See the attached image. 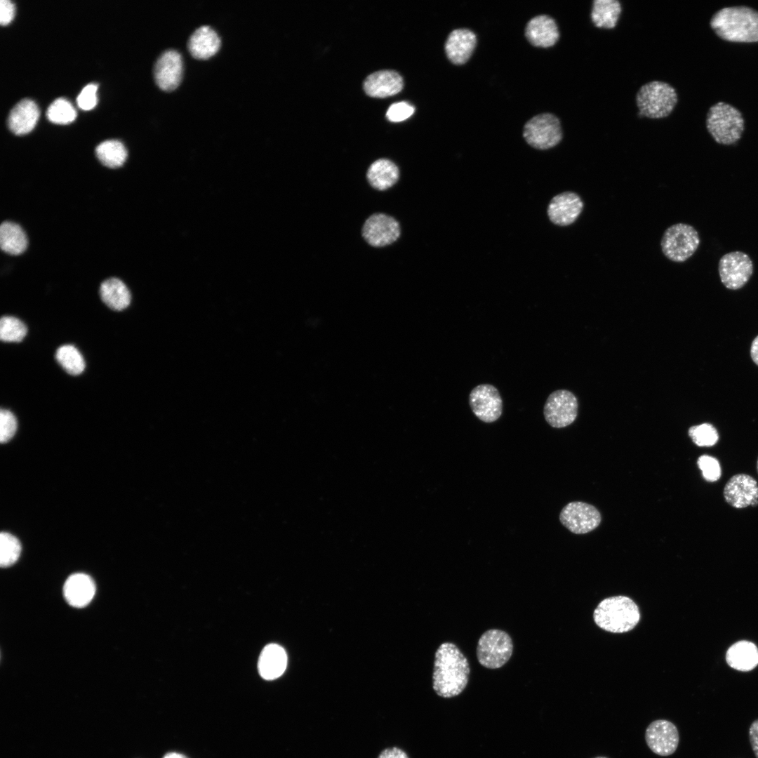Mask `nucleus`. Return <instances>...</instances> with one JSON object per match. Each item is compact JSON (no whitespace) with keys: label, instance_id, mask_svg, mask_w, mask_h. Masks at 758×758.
Returning <instances> with one entry per match:
<instances>
[{"label":"nucleus","instance_id":"obj_12","mask_svg":"<svg viewBox=\"0 0 758 758\" xmlns=\"http://www.w3.org/2000/svg\"><path fill=\"white\" fill-rule=\"evenodd\" d=\"M469 404L476 417L486 423L496 421L503 413V400L499 391L491 384H481L474 387L469 395Z\"/></svg>","mask_w":758,"mask_h":758},{"label":"nucleus","instance_id":"obj_20","mask_svg":"<svg viewBox=\"0 0 758 758\" xmlns=\"http://www.w3.org/2000/svg\"><path fill=\"white\" fill-rule=\"evenodd\" d=\"M476 44L477 37L473 32L467 29H456L449 34L444 48L448 60L459 65L470 59Z\"/></svg>","mask_w":758,"mask_h":758},{"label":"nucleus","instance_id":"obj_15","mask_svg":"<svg viewBox=\"0 0 758 758\" xmlns=\"http://www.w3.org/2000/svg\"><path fill=\"white\" fill-rule=\"evenodd\" d=\"M724 497L726 502L735 508L755 507L758 505V484L747 474H735L726 482Z\"/></svg>","mask_w":758,"mask_h":758},{"label":"nucleus","instance_id":"obj_24","mask_svg":"<svg viewBox=\"0 0 758 758\" xmlns=\"http://www.w3.org/2000/svg\"><path fill=\"white\" fill-rule=\"evenodd\" d=\"M221 41L217 32L209 25H201L190 35L187 47L196 58L206 59L213 55L220 48Z\"/></svg>","mask_w":758,"mask_h":758},{"label":"nucleus","instance_id":"obj_46","mask_svg":"<svg viewBox=\"0 0 758 758\" xmlns=\"http://www.w3.org/2000/svg\"><path fill=\"white\" fill-rule=\"evenodd\" d=\"M757 472H758V459H757Z\"/></svg>","mask_w":758,"mask_h":758},{"label":"nucleus","instance_id":"obj_5","mask_svg":"<svg viewBox=\"0 0 758 758\" xmlns=\"http://www.w3.org/2000/svg\"><path fill=\"white\" fill-rule=\"evenodd\" d=\"M706 126L719 144L729 145L737 142L744 131V119L739 110L724 102H719L708 110Z\"/></svg>","mask_w":758,"mask_h":758},{"label":"nucleus","instance_id":"obj_38","mask_svg":"<svg viewBox=\"0 0 758 758\" xmlns=\"http://www.w3.org/2000/svg\"><path fill=\"white\" fill-rule=\"evenodd\" d=\"M414 111V107L410 103L404 101L398 102L390 106L386 112V117L390 121L399 122L409 118Z\"/></svg>","mask_w":758,"mask_h":758},{"label":"nucleus","instance_id":"obj_29","mask_svg":"<svg viewBox=\"0 0 758 758\" xmlns=\"http://www.w3.org/2000/svg\"><path fill=\"white\" fill-rule=\"evenodd\" d=\"M27 238L22 227L13 222L5 221L0 227V246L10 255L22 253L27 247Z\"/></svg>","mask_w":758,"mask_h":758},{"label":"nucleus","instance_id":"obj_19","mask_svg":"<svg viewBox=\"0 0 758 758\" xmlns=\"http://www.w3.org/2000/svg\"><path fill=\"white\" fill-rule=\"evenodd\" d=\"M525 35L533 46L549 48L558 41L560 34L554 19L547 15H540L528 22Z\"/></svg>","mask_w":758,"mask_h":758},{"label":"nucleus","instance_id":"obj_3","mask_svg":"<svg viewBox=\"0 0 758 758\" xmlns=\"http://www.w3.org/2000/svg\"><path fill=\"white\" fill-rule=\"evenodd\" d=\"M594 620L602 630L613 633L632 630L640 620L635 602L628 597L619 595L601 601L594 611Z\"/></svg>","mask_w":758,"mask_h":758},{"label":"nucleus","instance_id":"obj_35","mask_svg":"<svg viewBox=\"0 0 758 758\" xmlns=\"http://www.w3.org/2000/svg\"><path fill=\"white\" fill-rule=\"evenodd\" d=\"M689 435L698 446H712L719 440L717 430L710 423L691 427L689 429Z\"/></svg>","mask_w":758,"mask_h":758},{"label":"nucleus","instance_id":"obj_14","mask_svg":"<svg viewBox=\"0 0 758 758\" xmlns=\"http://www.w3.org/2000/svg\"><path fill=\"white\" fill-rule=\"evenodd\" d=\"M645 740L648 747L660 756H670L677 749L679 736L677 726L666 719L652 722L646 728Z\"/></svg>","mask_w":758,"mask_h":758},{"label":"nucleus","instance_id":"obj_27","mask_svg":"<svg viewBox=\"0 0 758 758\" xmlns=\"http://www.w3.org/2000/svg\"><path fill=\"white\" fill-rule=\"evenodd\" d=\"M102 300L110 309L121 311L131 302V293L126 284L117 278L104 281L100 288Z\"/></svg>","mask_w":758,"mask_h":758},{"label":"nucleus","instance_id":"obj_26","mask_svg":"<svg viewBox=\"0 0 758 758\" xmlns=\"http://www.w3.org/2000/svg\"><path fill=\"white\" fill-rule=\"evenodd\" d=\"M622 11V5L618 0H594L590 20L597 28L611 29L616 27Z\"/></svg>","mask_w":758,"mask_h":758},{"label":"nucleus","instance_id":"obj_45","mask_svg":"<svg viewBox=\"0 0 758 758\" xmlns=\"http://www.w3.org/2000/svg\"><path fill=\"white\" fill-rule=\"evenodd\" d=\"M594 758H608V757L599 756V757H594Z\"/></svg>","mask_w":758,"mask_h":758},{"label":"nucleus","instance_id":"obj_40","mask_svg":"<svg viewBox=\"0 0 758 758\" xmlns=\"http://www.w3.org/2000/svg\"><path fill=\"white\" fill-rule=\"evenodd\" d=\"M15 6L9 0H1L0 1V23L2 25L8 24L13 18Z\"/></svg>","mask_w":758,"mask_h":758},{"label":"nucleus","instance_id":"obj_4","mask_svg":"<svg viewBox=\"0 0 758 758\" xmlns=\"http://www.w3.org/2000/svg\"><path fill=\"white\" fill-rule=\"evenodd\" d=\"M677 102L678 95L674 88L667 82L659 80L643 84L635 95L639 114L651 119L668 117Z\"/></svg>","mask_w":758,"mask_h":758},{"label":"nucleus","instance_id":"obj_6","mask_svg":"<svg viewBox=\"0 0 758 758\" xmlns=\"http://www.w3.org/2000/svg\"><path fill=\"white\" fill-rule=\"evenodd\" d=\"M700 242L698 232L693 226L677 223L664 232L660 246L667 258L675 262H683L694 254Z\"/></svg>","mask_w":758,"mask_h":758},{"label":"nucleus","instance_id":"obj_8","mask_svg":"<svg viewBox=\"0 0 758 758\" xmlns=\"http://www.w3.org/2000/svg\"><path fill=\"white\" fill-rule=\"evenodd\" d=\"M523 136L533 148L543 150L554 147L563 138L560 120L551 113L538 114L524 125Z\"/></svg>","mask_w":758,"mask_h":758},{"label":"nucleus","instance_id":"obj_43","mask_svg":"<svg viewBox=\"0 0 758 758\" xmlns=\"http://www.w3.org/2000/svg\"><path fill=\"white\" fill-rule=\"evenodd\" d=\"M750 354L754 362L758 365V336L754 338L752 343Z\"/></svg>","mask_w":758,"mask_h":758},{"label":"nucleus","instance_id":"obj_36","mask_svg":"<svg viewBox=\"0 0 758 758\" xmlns=\"http://www.w3.org/2000/svg\"><path fill=\"white\" fill-rule=\"evenodd\" d=\"M698 467L702 471L705 480L710 482L717 481L722 474L721 467L719 461L714 457L708 455L700 456L697 460Z\"/></svg>","mask_w":758,"mask_h":758},{"label":"nucleus","instance_id":"obj_10","mask_svg":"<svg viewBox=\"0 0 758 758\" xmlns=\"http://www.w3.org/2000/svg\"><path fill=\"white\" fill-rule=\"evenodd\" d=\"M578 408L577 398L571 392L558 390L548 396L543 408L544 417L552 427H564L576 420Z\"/></svg>","mask_w":758,"mask_h":758},{"label":"nucleus","instance_id":"obj_17","mask_svg":"<svg viewBox=\"0 0 758 758\" xmlns=\"http://www.w3.org/2000/svg\"><path fill=\"white\" fill-rule=\"evenodd\" d=\"M583 208V201L577 193L564 192L551 199L547 213L550 220L554 225L568 226L578 219Z\"/></svg>","mask_w":758,"mask_h":758},{"label":"nucleus","instance_id":"obj_9","mask_svg":"<svg viewBox=\"0 0 758 758\" xmlns=\"http://www.w3.org/2000/svg\"><path fill=\"white\" fill-rule=\"evenodd\" d=\"M361 234L368 246L382 248L390 246L399 240L401 228L399 222L392 215L375 213L364 221Z\"/></svg>","mask_w":758,"mask_h":758},{"label":"nucleus","instance_id":"obj_33","mask_svg":"<svg viewBox=\"0 0 758 758\" xmlns=\"http://www.w3.org/2000/svg\"><path fill=\"white\" fill-rule=\"evenodd\" d=\"M76 111L69 101L59 98L53 101L46 110L48 119L55 124H66L74 120Z\"/></svg>","mask_w":758,"mask_h":758},{"label":"nucleus","instance_id":"obj_39","mask_svg":"<svg viewBox=\"0 0 758 758\" xmlns=\"http://www.w3.org/2000/svg\"><path fill=\"white\" fill-rule=\"evenodd\" d=\"M98 84H88L85 86L77 98L78 107L84 110L93 108L97 103Z\"/></svg>","mask_w":758,"mask_h":758},{"label":"nucleus","instance_id":"obj_11","mask_svg":"<svg viewBox=\"0 0 758 758\" xmlns=\"http://www.w3.org/2000/svg\"><path fill=\"white\" fill-rule=\"evenodd\" d=\"M719 274L722 283L727 288H742L753 273V263L750 256L742 251L724 254L719 262Z\"/></svg>","mask_w":758,"mask_h":758},{"label":"nucleus","instance_id":"obj_28","mask_svg":"<svg viewBox=\"0 0 758 758\" xmlns=\"http://www.w3.org/2000/svg\"><path fill=\"white\" fill-rule=\"evenodd\" d=\"M726 661L736 670L744 672L751 670L758 664V649L752 642L738 641L729 649Z\"/></svg>","mask_w":758,"mask_h":758},{"label":"nucleus","instance_id":"obj_16","mask_svg":"<svg viewBox=\"0 0 758 758\" xmlns=\"http://www.w3.org/2000/svg\"><path fill=\"white\" fill-rule=\"evenodd\" d=\"M183 74V60L175 49L164 51L154 67V77L157 86L164 91H172L180 84Z\"/></svg>","mask_w":758,"mask_h":758},{"label":"nucleus","instance_id":"obj_31","mask_svg":"<svg viewBox=\"0 0 758 758\" xmlns=\"http://www.w3.org/2000/svg\"><path fill=\"white\" fill-rule=\"evenodd\" d=\"M55 359L62 368L70 375H79L85 368L83 356L72 345H64L58 347L55 353Z\"/></svg>","mask_w":758,"mask_h":758},{"label":"nucleus","instance_id":"obj_13","mask_svg":"<svg viewBox=\"0 0 758 758\" xmlns=\"http://www.w3.org/2000/svg\"><path fill=\"white\" fill-rule=\"evenodd\" d=\"M601 519V514L594 506L578 501L567 504L559 514L561 523L576 534L593 531L599 525Z\"/></svg>","mask_w":758,"mask_h":758},{"label":"nucleus","instance_id":"obj_18","mask_svg":"<svg viewBox=\"0 0 758 758\" xmlns=\"http://www.w3.org/2000/svg\"><path fill=\"white\" fill-rule=\"evenodd\" d=\"M401 171L398 165L392 159L381 157L375 159L368 166L366 178L370 187L378 192H385L399 181Z\"/></svg>","mask_w":758,"mask_h":758},{"label":"nucleus","instance_id":"obj_32","mask_svg":"<svg viewBox=\"0 0 758 758\" xmlns=\"http://www.w3.org/2000/svg\"><path fill=\"white\" fill-rule=\"evenodd\" d=\"M21 544L13 535L1 532L0 534V565L8 567L15 564L21 552Z\"/></svg>","mask_w":758,"mask_h":758},{"label":"nucleus","instance_id":"obj_34","mask_svg":"<svg viewBox=\"0 0 758 758\" xmlns=\"http://www.w3.org/2000/svg\"><path fill=\"white\" fill-rule=\"evenodd\" d=\"M27 332L26 325L19 319L12 316H4L0 321V338L4 342L18 343L23 340Z\"/></svg>","mask_w":758,"mask_h":758},{"label":"nucleus","instance_id":"obj_42","mask_svg":"<svg viewBox=\"0 0 758 758\" xmlns=\"http://www.w3.org/2000/svg\"><path fill=\"white\" fill-rule=\"evenodd\" d=\"M378 758H408L406 752L397 747L385 749Z\"/></svg>","mask_w":758,"mask_h":758},{"label":"nucleus","instance_id":"obj_23","mask_svg":"<svg viewBox=\"0 0 758 758\" xmlns=\"http://www.w3.org/2000/svg\"><path fill=\"white\" fill-rule=\"evenodd\" d=\"M39 115L36 104L30 99H22L10 111L7 119L8 127L15 135L26 134L33 129Z\"/></svg>","mask_w":758,"mask_h":758},{"label":"nucleus","instance_id":"obj_1","mask_svg":"<svg viewBox=\"0 0 758 758\" xmlns=\"http://www.w3.org/2000/svg\"><path fill=\"white\" fill-rule=\"evenodd\" d=\"M470 667L467 658L452 642L442 643L434 656L433 689L440 697L460 694L467 686Z\"/></svg>","mask_w":758,"mask_h":758},{"label":"nucleus","instance_id":"obj_7","mask_svg":"<svg viewBox=\"0 0 758 758\" xmlns=\"http://www.w3.org/2000/svg\"><path fill=\"white\" fill-rule=\"evenodd\" d=\"M513 651V643L505 631L490 629L479 637L477 646V657L479 663L488 669L503 667L510 659Z\"/></svg>","mask_w":758,"mask_h":758},{"label":"nucleus","instance_id":"obj_22","mask_svg":"<svg viewBox=\"0 0 758 758\" xmlns=\"http://www.w3.org/2000/svg\"><path fill=\"white\" fill-rule=\"evenodd\" d=\"M95 585L87 574L77 573L71 575L65 581L63 594L67 602L74 607H84L93 599Z\"/></svg>","mask_w":758,"mask_h":758},{"label":"nucleus","instance_id":"obj_25","mask_svg":"<svg viewBox=\"0 0 758 758\" xmlns=\"http://www.w3.org/2000/svg\"><path fill=\"white\" fill-rule=\"evenodd\" d=\"M286 665L285 650L278 644H270L262 649L258 666L260 676L265 679L271 680L280 677L284 672Z\"/></svg>","mask_w":758,"mask_h":758},{"label":"nucleus","instance_id":"obj_41","mask_svg":"<svg viewBox=\"0 0 758 758\" xmlns=\"http://www.w3.org/2000/svg\"><path fill=\"white\" fill-rule=\"evenodd\" d=\"M749 740L756 758H758V719L752 722L749 728Z\"/></svg>","mask_w":758,"mask_h":758},{"label":"nucleus","instance_id":"obj_21","mask_svg":"<svg viewBox=\"0 0 758 758\" xmlns=\"http://www.w3.org/2000/svg\"><path fill=\"white\" fill-rule=\"evenodd\" d=\"M404 81L401 76L393 70H381L368 75L364 82L367 95L375 98H385L401 91Z\"/></svg>","mask_w":758,"mask_h":758},{"label":"nucleus","instance_id":"obj_2","mask_svg":"<svg viewBox=\"0 0 758 758\" xmlns=\"http://www.w3.org/2000/svg\"><path fill=\"white\" fill-rule=\"evenodd\" d=\"M710 26L725 41H758V11L747 6L726 7L718 11L712 17Z\"/></svg>","mask_w":758,"mask_h":758},{"label":"nucleus","instance_id":"obj_44","mask_svg":"<svg viewBox=\"0 0 758 758\" xmlns=\"http://www.w3.org/2000/svg\"><path fill=\"white\" fill-rule=\"evenodd\" d=\"M164 758H187V757L185 755L179 754V753L171 752V753H168L167 754H166L164 757Z\"/></svg>","mask_w":758,"mask_h":758},{"label":"nucleus","instance_id":"obj_37","mask_svg":"<svg viewBox=\"0 0 758 758\" xmlns=\"http://www.w3.org/2000/svg\"><path fill=\"white\" fill-rule=\"evenodd\" d=\"M17 430V420L14 414L7 409H1L0 411V441L6 443L15 434Z\"/></svg>","mask_w":758,"mask_h":758},{"label":"nucleus","instance_id":"obj_30","mask_svg":"<svg viewBox=\"0 0 758 758\" xmlns=\"http://www.w3.org/2000/svg\"><path fill=\"white\" fill-rule=\"evenodd\" d=\"M95 154L104 166L114 168L124 164L127 157V150L119 140H108L96 147Z\"/></svg>","mask_w":758,"mask_h":758}]
</instances>
